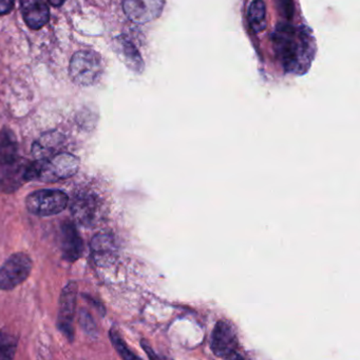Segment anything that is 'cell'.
<instances>
[{
  "mask_svg": "<svg viewBox=\"0 0 360 360\" xmlns=\"http://www.w3.org/2000/svg\"><path fill=\"white\" fill-rule=\"evenodd\" d=\"M273 42L285 71L296 75L308 72L316 54V42L309 27L279 25L273 35Z\"/></svg>",
  "mask_w": 360,
  "mask_h": 360,
  "instance_id": "1",
  "label": "cell"
},
{
  "mask_svg": "<svg viewBox=\"0 0 360 360\" xmlns=\"http://www.w3.org/2000/svg\"><path fill=\"white\" fill-rule=\"evenodd\" d=\"M80 162L72 154L59 153L48 160H38L30 162L27 169V181L55 182L73 176L78 171Z\"/></svg>",
  "mask_w": 360,
  "mask_h": 360,
  "instance_id": "2",
  "label": "cell"
},
{
  "mask_svg": "<svg viewBox=\"0 0 360 360\" xmlns=\"http://www.w3.org/2000/svg\"><path fill=\"white\" fill-rule=\"evenodd\" d=\"M70 76L80 86H93L99 82L103 73L101 56L93 51H80L72 57Z\"/></svg>",
  "mask_w": 360,
  "mask_h": 360,
  "instance_id": "3",
  "label": "cell"
},
{
  "mask_svg": "<svg viewBox=\"0 0 360 360\" xmlns=\"http://www.w3.org/2000/svg\"><path fill=\"white\" fill-rule=\"evenodd\" d=\"M25 207L33 215H56L68 207V196L58 190L36 191L25 199Z\"/></svg>",
  "mask_w": 360,
  "mask_h": 360,
  "instance_id": "4",
  "label": "cell"
},
{
  "mask_svg": "<svg viewBox=\"0 0 360 360\" xmlns=\"http://www.w3.org/2000/svg\"><path fill=\"white\" fill-rule=\"evenodd\" d=\"M33 262L25 253L11 256L0 268V291H10L29 277Z\"/></svg>",
  "mask_w": 360,
  "mask_h": 360,
  "instance_id": "5",
  "label": "cell"
},
{
  "mask_svg": "<svg viewBox=\"0 0 360 360\" xmlns=\"http://www.w3.org/2000/svg\"><path fill=\"white\" fill-rule=\"evenodd\" d=\"M30 162L19 155L0 160V191L13 193L27 181Z\"/></svg>",
  "mask_w": 360,
  "mask_h": 360,
  "instance_id": "6",
  "label": "cell"
},
{
  "mask_svg": "<svg viewBox=\"0 0 360 360\" xmlns=\"http://www.w3.org/2000/svg\"><path fill=\"white\" fill-rule=\"evenodd\" d=\"M76 297H77V285L73 281L68 283L59 297L58 317L57 327L59 331L72 342L74 338L73 321L75 317Z\"/></svg>",
  "mask_w": 360,
  "mask_h": 360,
  "instance_id": "7",
  "label": "cell"
},
{
  "mask_svg": "<svg viewBox=\"0 0 360 360\" xmlns=\"http://www.w3.org/2000/svg\"><path fill=\"white\" fill-rule=\"evenodd\" d=\"M165 0H124L125 14L133 22L147 23L162 14Z\"/></svg>",
  "mask_w": 360,
  "mask_h": 360,
  "instance_id": "8",
  "label": "cell"
},
{
  "mask_svg": "<svg viewBox=\"0 0 360 360\" xmlns=\"http://www.w3.org/2000/svg\"><path fill=\"white\" fill-rule=\"evenodd\" d=\"M238 340L235 330L226 321H219L211 335V350L217 356L223 359L226 355L236 351Z\"/></svg>",
  "mask_w": 360,
  "mask_h": 360,
  "instance_id": "9",
  "label": "cell"
},
{
  "mask_svg": "<svg viewBox=\"0 0 360 360\" xmlns=\"http://www.w3.org/2000/svg\"><path fill=\"white\" fill-rule=\"evenodd\" d=\"M61 250L63 257L67 262H76L82 256L84 250L82 240L76 231L75 226L71 222H66L61 226Z\"/></svg>",
  "mask_w": 360,
  "mask_h": 360,
  "instance_id": "10",
  "label": "cell"
},
{
  "mask_svg": "<svg viewBox=\"0 0 360 360\" xmlns=\"http://www.w3.org/2000/svg\"><path fill=\"white\" fill-rule=\"evenodd\" d=\"M20 8L23 19L31 29H40L48 22L50 13L44 0H20Z\"/></svg>",
  "mask_w": 360,
  "mask_h": 360,
  "instance_id": "11",
  "label": "cell"
},
{
  "mask_svg": "<svg viewBox=\"0 0 360 360\" xmlns=\"http://www.w3.org/2000/svg\"><path fill=\"white\" fill-rule=\"evenodd\" d=\"M72 211L80 224H94L99 217V201L92 196H80L74 201Z\"/></svg>",
  "mask_w": 360,
  "mask_h": 360,
  "instance_id": "12",
  "label": "cell"
},
{
  "mask_svg": "<svg viewBox=\"0 0 360 360\" xmlns=\"http://www.w3.org/2000/svg\"><path fill=\"white\" fill-rule=\"evenodd\" d=\"M114 51L123 59L127 67L135 72L142 71L143 60L135 46L126 38L118 37L113 41Z\"/></svg>",
  "mask_w": 360,
  "mask_h": 360,
  "instance_id": "13",
  "label": "cell"
},
{
  "mask_svg": "<svg viewBox=\"0 0 360 360\" xmlns=\"http://www.w3.org/2000/svg\"><path fill=\"white\" fill-rule=\"evenodd\" d=\"M91 250L97 264L103 266V264L109 260L110 256L113 253L114 245L112 237L108 234H97V236L93 237Z\"/></svg>",
  "mask_w": 360,
  "mask_h": 360,
  "instance_id": "14",
  "label": "cell"
},
{
  "mask_svg": "<svg viewBox=\"0 0 360 360\" xmlns=\"http://www.w3.org/2000/svg\"><path fill=\"white\" fill-rule=\"evenodd\" d=\"M61 145V135L57 133H49L44 135L38 143H34L33 154L38 160H48L52 158L53 153L56 151Z\"/></svg>",
  "mask_w": 360,
  "mask_h": 360,
  "instance_id": "15",
  "label": "cell"
},
{
  "mask_svg": "<svg viewBox=\"0 0 360 360\" xmlns=\"http://www.w3.org/2000/svg\"><path fill=\"white\" fill-rule=\"evenodd\" d=\"M249 20L252 30L256 33L263 31L266 27V8L263 0H254L249 8Z\"/></svg>",
  "mask_w": 360,
  "mask_h": 360,
  "instance_id": "16",
  "label": "cell"
},
{
  "mask_svg": "<svg viewBox=\"0 0 360 360\" xmlns=\"http://www.w3.org/2000/svg\"><path fill=\"white\" fill-rule=\"evenodd\" d=\"M17 347L18 338L6 330H0V360H14Z\"/></svg>",
  "mask_w": 360,
  "mask_h": 360,
  "instance_id": "17",
  "label": "cell"
},
{
  "mask_svg": "<svg viewBox=\"0 0 360 360\" xmlns=\"http://www.w3.org/2000/svg\"><path fill=\"white\" fill-rule=\"evenodd\" d=\"M109 338L114 349L118 351V355L122 357L123 360H142L132 351H130V349L127 347L126 342L123 340V338H120V334L116 330H110Z\"/></svg>",
  "mask_w": 360,
  "mask_h": 360,
  "instance_id": "18",
  "label": "cell"
},
{
  "mask_svg": "<svg viewBox=\"0 0 360 360\" xmlns=\"http://www.w3.org/2000/svg\"><path fill=\"white\" fill-rule=\"evenodd\" d=\"M80 323L87 333L94 334V332L97 331V325H95L92 316L87 311H80Z\"/></svg>",
  "mask_w": 360,
  "mask_h": 360,
  "instance_id": "19",
  "label": "cell"
},
{
  "mask_svg": "<svg viewBox=\"0 0 360 360\" xmlns=\"http://www.w3.org/2000/svg\"><path fill=\"white\" fill-rule=\"evenodd\" d=\"M281 14L291 19L294 14V4L292 0H277Z\"/></svg>",
  "mask_w": 360,
  "mask_h": 360,
  "instance_id": "20",
  "label": "cell"
},
{
  "mask_svg": "<svg viewBox=\"0 0 360 360\" xmlns=\"http://www.w3.org/2000/svg\"><path fill=\"white\" fill-rule=\"evenodd\" d=\"M14 6V0H0V15L8 14Z\"/></svg>",
  "mask_w": 360,
  "mask_h": 360,
  "instance_id": "21",
  "label": "cell"
},
{
  "mask_svg": "<svg viewBox=\"0 0 360 360\" xmlns=\"http://www.w3.org/2000/svg\"><path fill=\"white\" fill-rule=\"evenodd\" d=\"M223 359L224 360H244V359H243V357L241 356L239 353H237L236 351H234V352L226 355V356H224Z\"/></svg>",
  "mask_w": 360,
  "mask_h": 360,
  "instance_id": "22",
  "label": "cell"
},
{
  "mask_svg": "<svg viewBox=\"0 0 360 360\" xmlns=\"http://www.w3.org/2000/svg\"><path fill=\"white\" fill-rule=\"evenodd\" d=\"M48 1L53 6H59L65 2V0H48Z\"/></svg>",
  "mask_w": 360,
  "mask_h": 360,
  "instance_id": "23",
  "label": "cell"
}]
</instances>
